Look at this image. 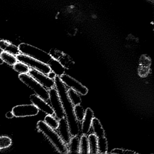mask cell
<instances>
[{"label":"cell","instance_id":"27","mask_svg":"<svg viewBox=\"0 0 154 154\" xmlns=\"http://www.w3.org/2000/svg\"><path fill=\"white\" fill-rule=\"evenodd\" d=\"M52 58L58 60L60 57L63 54V52L56 49H52L49 53Z\"/></svg>","mask_w":154,"mask_h":154},{"label":"cell","instance_id":"16","mask_svg":"<svg viewBox=\"0 0 154 154\" xmlns=\"http://www.w3.org/2000/svg\"><path fill=\"white\" fill-rule=\"evenodd\" d=\"M80 137L79 136H72L67 145L68 153L79 154Z\"/></svg>","mask_w":154,"mask_h":154},{"label":"cell","instance_id":"14","mask_svg":"<svg viewBox=\"0 0 154 154\" xmlns=\"http://www.w3.org/2000/svg\"><path fill=\"white\" fill-rule=\"evenodd\" d=\"M93 133L98 138L104 137L105 135V131L99 119L94 117L93 119L91 124Z\"/></svg>","mask_w":154,"mask_h":154},{"label":"cell","instance_id":"29","mask_svg":"<svg viewBox=\"0 0 154 154\" xmlns=\"http://www.w3.org/2000/svg\"><path fill=\"white\" fill-rule=\"evenodd\" d=\"M47 76L49 77L50 79H52V80H54L55 78L57 76L56 74L53 71H50L48 74Z\"/></svg>","mask_w":154,"mask_h":154},{"label":"cell","instance_id":"3","mask_svg":"<svg viewBox=\"0 0 154 154\" xmlns=\"http://www.w3.org/2000/svg\"><path fill=\"white\" fill-rule=\"evenodd\" d=\"M18 47L20 54L28 56L47 64L53 58L49 53L29 44L21 43L19 45Z\"/></svg>","mask_w":154,"mask_h":154},{"label":"cell","instance_id":"26","mask_svg":"<svg viewBox=\"0 0 154 154\" xmlns=\"http://www.w3.org/2000/svg\"><path fill=\"white\" fill-rule=\"evenodd\" d=\"M12 143L10 138L6 136L0 137V149L7 148L9 147Z\"/></svg>","mask_w":154,"mask_h":154},{"label":"cell","instance_id":"11","mask_svg":"<svg viewBox=\"0 0 154 154\" xmlns=\"http://www.w3.org/2000/svg\"><path fill=\"white\" fill-rule=\"evenodd\" d=\"M59 124L57 128L58 134L60 136L63 141L66 144L68 145L72 137V135L70 133L69 126L67 121L65 117L58 120Z\"/></svg>","mask_w":154,"mask_h":154},{"label":"cell","instance_id":"30","mask_svg":"<svg viewBox=\"0 0 154 154\" xmlns=\"http://www.w3.org/2000/svg\"><path fill=\"white\" fill-rule=\"evenodd\" d=\"M149 61L148 59V58H147L146 57H143L142 60H141V63L143 64V66H146V67H147V64H149Z\"/></svg>","mask_w":154,"mask_h":154},{"label":"cell","instance_id":"21","mask_svg":"<svg viewBox=\"0 0 154 154\" xmlns=\"http://www.w3.org/2000/svg\"><path fill=\"white\" fill-rule=\"evenodd\" d=\"M58 61L66 69H70L74 65V62L69 56L66 54H63L58 59Z\"/></svg>","mask_w":154,"mask_h":154},{"label":"cell","instance_id":"7","mask_svg":"<svg viewBox=\"0 0 154 154\" xmlns=\"http://www.w3.org/2000/svg\"><path fill=\"white\" fill-rule=\"evenodd\" d=\"M60 78L68 89H72L83 96L88 93V88L70 75L64 73L60 76Z\"/></svg>","mask_w":154,"mask_h":154},{"label":"cell","instance_id":"9","mask_svg":"<svg viewBox=\"0 0 154 154\" xmlns=\"http://www.w3.org/2000/svg\"><path fill=\"white\" fill-rule=\"evenodd\" d=\"M28 73L29 75L47 90L55 87L54 80L50 79L46 75L33 68L29 69Z\"/></svg>","mask_w":154,"mask_h":154},{"label":"cell","instance_id":"24","mask_svg":"<svg viewBox=\"0 0 154 154\" xmlns=\"http://www.w3.org/2000/svg\"><path fill=\"white\" fill-rule=\"evenodd\" d=\"M46 124L53 129L57 130L58 127L59 122L57 118L53 115H47L45 118L44 121Z\"/></svg>","mask_w":154,"mask_h":154},{"label":"cell","instance_id":"28","mask_svg":"<svg viewBox=\"0 0 154 154\" xmlns=\"http://www.w3.org/2000/svg\"><path fill=\"white\" fill-rule=\"evenodd\" d=\"M125 149L121 148H115L110 152V154H122L125 153Z\"/></svg>","mask_w":154,"mask_h":154},{"label":"cell","instance_id":"19","mask_svg":"<svg viewBox=\"0 0 154 154\" xmlns=\"http://www.w3.org/2000/svg\"><path fill=\"white\" fill-rule=\"evenodd\" d=\"M79 154H89L88 136L82 134L80 137Z\"/></svg>","mask_w":154,"mask_h":154},{"label":"cell","instance_id":"15","mask_svg":"<svg viewBox=\"0 0 154 154\" xmlns=\"http://www.w3.org/2000/svg\"><path fill=\"white\" fill-rule=\"evenodd\" d=\"M48 65L50 66L51 71L54 72L57 76L60 77L65 73L66 69L58 60L52 58Z\"/></svg>","mask_w":154,"mask_h":154},{"label":"cell","instance_id":"18","mask_svg":"<svg viewBox=\"0 0 154 154\" xmlns=\"http://www.w3.org/2000/svg\"><path fill=\"white\" fill-rule=\"evenodd\" d=\"M67 95L70 101L74 106L81 104L82 102L81 95L74 90L71 89H67Z\"/></svg>","mask_w":154,"mask_h":154},{"label":"cell","instance_id":"33","mask_svg":"<svg viewBox=\"0 0 154 154\" xmlns=\"http://www.w3.org/2000/svg\"><path fill=\"white\" fill-rule=\"evenodd\" d=\"M3 63H4V62H3V60H2V59L0 57V65L2 64Z\"/></svg>","mask_w":154,"mask_h":154},{"label":"cell","instance_id":"13","mask_svg":"<svg viewBox=\"0 0 154 154\" xmlns=\"http://www.w3.org/2000/svg\"><path fill=\"white\" fill-rule=\"evenodd\" d=\"M0 49L15 56L20 54L18 46L8 40H0Z\"/></svg>","mask_w":154,"mask_h":154},{"label":"cell","instance_id":"2","mask_svg":"<svg viewBox=\"0 0 154 154\" xmlns=\"http://www.w3.org/2000/svg\"><path fill=\"white\" fill-rule=\"evenodd\" d=\"M37 127L38 131L48 139L59 153L68 154L67 145L63 141L59 134L55 130L51 128L43 121H39L37 122Z\"/></svg>","mask_w":154,"mask_h":154},{"label":"cell","instance_id":"31","mask_svg":"<svg viewBox=\"0 0 154 154\" xmlns=\"http://www.w3.org/2000/svg\"><path fill=\"white\" fill-rule=\"evenodd\" d=\"M6 117L8 119H12L14 117V114H13V112L12 111H9L7 112L6 114Z\"/></svg>","mask_w":154,"mask_h":154},{"label":"cell","instance_id":"5","mask_svg":"<svg viewBox=\"0 0 154 154\" xmlns=\"http://www.w3.org/2000/svg\"><path fill=\"white\" fill-rule=\"evenodd\" d=\"M16 57L17 61L19 62L24 63L29 67L38 70L46 75L51 71V68L48 64L30 57L28 56L20 53L16 56Z\"/></svg>","mask_w":154,"mask_h":154},{"label":"cell","instance_id":"1","mask_svg":"<svg viewBox=\"0 0 154 154\" xmlns=\"http://www.w3.org/2000/svg\"><path fill=\"white\" fill-rule=\"evenodd\" d=\"M55 88L56 89L62 102L65 113V118L67 121L72 136H79L81 132L79 122L77 121L74 112V105L70 101L67 95L68 88L63 83L60 77L55 78Z\"/></svg>","mask_w":154,"mask_h":154},{"label":"cell","instance_id":"10","mask_svg":"<svg viewBox=\"0 0 154 154\" xmlns=\"http://www.w3.org/2000/svg\"><path fill=\"white\" fill-rule=\"evenodd\" d=\"M30 100L32 103L38 109L44 112L47 115H54V113L51 106L38 95L32 94L30 96Z\"/></svg>","mask_w":154,"mask_h":154},{"label":"cell","instance_id":"23","mask_svg":"<svg viewBox=\"0 0 154 154\" xmlns=\"http://www.w3.org/2000/svg\"><path fill=\"white\" fill-rule=\"evenodd\" d=\"M74 112L75 116L77 121L81 122L84 117L85 110L82 106L81 104L74 106Z\"/></svg>","mask_w":154,"mask_h":154},{"label":"cell","instance_id":"4","mask_svg":"<svg viewBox=\"0 0 154 154\" xmlns=\"http://www.w3.org/2000/svg\"><path fill=\"white\" fill-rule=\"evenodd\" d=\"M20 80L25 85L31 88L36 94L45 101L49 100L48 90L40 84L35 79L27 74H20L18 76Z\"/></svg>","mask_w":154,"mask_h":154},{"label":"cell","instance_id":"6","mask_svg":"<svg viewBox=\"0 0 154 154\" xmlns=\"http://www.w3.org/2000/svg\"><path fill=\"white\" fill-rule=\"evenodd\" d=\"M49 100L50 106L54 111L56 118L58 120L65 117L64 112L63 109L62 102L58 93L55 87L48 90Z\"/></svg>","mask_w":154,"mask_h":154},{"label":"cell","instance_id":"17","mask_svg":"<svg viewBox=\"0 0 154 154\" xmlns=\"http://www.w3.org/2000/svg\"><path fill=\"white\" fill-rule=\"evenodd\" d=\"M87 136L89 142V154H98V138L94 133L89 134Z\"/></svg>","mask_w":154,"mask_h":154},{"label":"cell","instance_id":"12","mask_svg":"<svg viewBox=\"0 0 154 154\" xmlns=\"http://www.w3.org/2000/svg\"><path fill=\"white\" fill-rule=\"evenodd\" d=\"M94 118V113L90 108H87L85 110L84 117L82 122L81 132L82 135H88L91 129L93 119Z\"/></svg>","mask_w":154,"mask_h":154},{"label":"cell","instance_id":"25","mask_svg":"<svg viewBox=\"0 0 154 154\" xmlns=\"http://www.w3.org/2000/svg\"><path fill=\"white\" fill-rule=\"evenodd\" d=\"M13 69L20 74H27L29 71V67L24 63L17 62L13 65Z\"/></svg>","mask_w":154,"mask_h":154},{"label":"cell","instance_id":"8","mask_svg":"<svg viewBox=\"0 0 154 154\" xmlns=\"http://www.w3.org/2000/svg\"><path fill=\"white\" fill-rule=\"evenodd\" d=\"M12 112L16 117H25L35 116L38 114L39 109L34 104H23L15 106Z\"/></svg>","mask_w":154,"mask_h":154},{"label":"cell","instance_id":"32","mask_svg":"<svg viewBox=\"0 0 154 154\" xmlns=\"http://www.w3.org/2000/svg\"><path fill=\"white\" fill-rule=\"evenodd\" d=\"M133 153H136V152L132 151V150H128V149H125L124 154H133Z\"/></svg>","mask_w":154,"mask_h":154},{"label":"cell","instance_id":"20","mask_svg":"<svg viewBox=\"0 0 154 154\" xmlns=\"http://www.w3.org/2000/svg\"><path fill=\"white\" fill-rule=\"evenodd\" d=\"M0 57L3 62L10 66H13L18 62L16 56L2 51L0 54Z\"/></svg>","mask_w":154,"mask_h":154},{"label":"cell","instance_id":"22","mask_svg":"<svg viewBox=\"0 0 154 154\" xmlns=\"http://www.w3.org/2000/svg\"><path fill=\"white\" fill-rule=\"evenodd\" d=\"M98 154H104L108 153V140L105 136L98 138Z\"/></svg>","mask_w":154,"mask_h":154}]
</instances>
